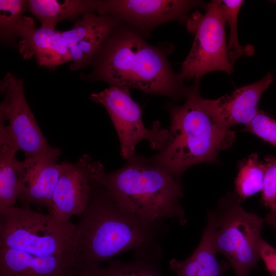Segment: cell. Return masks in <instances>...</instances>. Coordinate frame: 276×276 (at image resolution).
Instances as JSON below:
<instances>
[{
	"label": "cell",
	"instance_id": "cb8c5ba5",
	"mask_svg": "<svg viewBox=\"0 0 276 276\" xmlns=\"http://www.w3.org/2000/svg\"><path fill=\"white\" fill-rule=\"evenodd\" d=\"M265 173L261 201L270 210L276 208V156L265 158Z\"/></svg>",
	"mask_w": 276,
	"mask_h": 276
},
{
	"label": "cell",
	"instance_id": "9a60e30c",
	"mask_svg": "<svg viewBox=\"0 0 276 276\" xmlns=\"http://www.w3.org/2000/svg\"><path fill=\"white\" fill-rule=\"evenodd\" d=\"M19 51L26 59L34 57L37 63L49 68L70 62L68 49L63 43L61 31L40 27L25 15L18 31Z\"/></svg>",
	"mask_w": 276,
	"mask_h": 276
},
{
	"label": "cell",
	"instance_id": "4fadbf2b",
	"mask_svg": "<svg viewBox=\"0 0 276 276\" xmlns=\"http://www.w3.org/2000/svg\"><path fill=\"white\" fill-rule=\"evenodd\" d=\"M273 80L268 73L258 81L236 89L217 99L200 98L201 104L218 124L225 128L249 123L260 112L258 105L263 93Z\"/></svg>",
	"mask_w": 276,
	"mask_h": 276
},
{
	"label": "cell",
	"instance_id": "6da1fadb",
	"mask_svg": "<svg viewBox=\"0 0 276 276\" xmlns=\"http://www.w3.org/2000/svg\"><path fill=\"white\" fill-rule=\"evenodd\" d=\"M76 224L69 250L79 274L100 267L125 251L161 246L166 221H150L122 209L93 180L88 203Z\"/></svg>",
	"mask_w": 276,
	"mask_h": 276
},
{
	"label": "cell",
	"instance_id": "d4e9b609",
	"mask_svg": "<svg viewBox=\"0 0 276 276\" xmlns=\"http://www.w3.org/2000/svg\"><path fill=\"white\" fill-rule=\"evenodd\" d=\"M243 130L255 134L276 148V120L262 111L245 125Z\"/></svg>",
	"mask_w": 276,
	"mask_h": 276
},
{
	"label": "cell",
	"instance_id": "ffe728a7",
	"mask_svg": "<svg viewBox=\"0 0 276 276\" xmlns=\"http://www.w3.org/2000/svg\"><path fill=\"white\" fill-rule=\"evenodd\" d=\"M162 255L161 246L137 250L129 261H109L106 267L84 273L87 276H163L159 263Z\"/></svg>",
	"mask_w": 276,
	"mask_h": 276
},
{
	"label": "cell",
	"instance_id": "4316f807",
	"mask_svg": "<svg viewBox=\"0 0 276 276\" xmlns=\"http://www.w3.org/2000/svg\"><path fill=\"white\" fill-rule=\"evenodd\" d=\"M265 221L276 232V208L270 210L266 216Z\"/></svg>",
	"mask_w": 276,
	"mask_h": 276
},
{
	"label": "cell",
	"instance_id": "ba28073f",
	"mask_svg": "<svg viewBox=\"0 0 276 276\" xmlns=\"http://www.w3.org/2000/svg\"><path fill=\"white\" fill-rule=\"evenodd\" d=\"M89 98L107 110L117 133L123 158L128 159L135 154V147L141 141H147L152 149L158 151L166 145L169 130L162 128L158 121L153 122L151 129L145 126L142 109L132 99L130 89L110 86L92 93Z\"/></svg>",
	"mask_w": 276,
	"mask_h": 276
},
{
	"label": "cell",
	"instance_id": "7a4b0ae2",
	"mask_svg": "<svg viewBox=\"0 0 276 276\" xmlns=\"http://www.w3.org/2000/svg\"><path fill=\"white\" fill-rule=\"evenodd\" d=\"M173 49L170 43L149 44L142 35L121 22L92 63L91 72L80 77L175 101L185 99L189 87L173 71L167 58Z\"/></svg>",
	"mask_w": 276,
	"mask_h": 276
},
{
	"label": "cell",
	"instance_id": "277c9868",
	"mask_svg": "<svg viewBox=\"0 0 276 276\" xmlns=\"http://www.w3.org/2000/svg\"><path fill=\"white\" fill-rule=\"evenodd\" d=\"M199 81L194 80L188 88L182 105H167L170 115L168 141L149 157L179 179L194 165L216 162L219 151L230 147L235 139V132L217 123L201 104Z\"/></svg>",
	"mask_w": 276,
	"mask_h": 276
},
{
	"label": "cell",
	"instance_id": "484cf974",
	"mask_svg": "<svg viewBox=\"0 0 276 276\" xmlns=\"http://www.w3.org/2000/svg\"><path fill=\"white\" fill-rule=\"evenodd\" d=\"M258 250L270 276H276V249L261 237L258 242Z\"/></svg>",
	"mask_w": 276,
	"mask_h": 276
},
{
	"label": "cell",
	"instance_id": "7402d4cb",
	"mask_svg": "<svg viewBox=\"0 0 276 276\" xmlns=\"http://www.w3.org/2000/svg\"><path fill=\"white\" fill-rule=\"evenodd\" d=\"M29 9L28 0L0 1L1 42L11 43L18 37V31L24 13Z\"/></svg>",
	"mask_w": 276,
	"mask_h": 276
},
{
	"label": "cell",
	"instance_id": "5bb4252c",
	"mask_svg": "<svg viewBox=\"0 0 276 276\" xmlns=\"http://www.w3.org/2000/svg\"><path fill=\"white\" fill-rule=\"evenodd\" d=\"M59 156L43 155L23 160L22 181L18 200L22 207L35 205L52 211V199L62 168Z\"/></svg>",
	"mask_w": 276,
	"mask_h": 276
},
{
	"label": "cell",
	"instance_id": "ac0fdd59",
	"mask_svg": "<svg viewBox=\"0 0 276 276\" xmlns=\"http://www.w3.org/2000/svg\"><path fill=\"white\" fill-rule=\"evenodd\" d=\"M211 232L206 225L197 247L183 260L172 259L170 268L176 276H224L230 265L216 258Z\"/></svg>",
	"mask_w": 276,
	"mask_h": 276
},
{
	"label": "cell",
	"instance_id": "8fae6325",
	"mask_svg": "<svg viewBox=\"0 0 276 276\" xmlns=\"http://www.w3.org/2000/svg\"><path fill=\"white\" fill-rule=\"evenodd\" d=\"M95 160L84 154L75 163L61 162L62 168L52 199L51 214L61 222L79 216L90 199Z\"/></svg>",
	"mask_w": 276,
	"mask_h": 276
},
{
	"label": "cell",
	"instance_id": "d6986e66",
	"mask_svg": "<svg viewBox=\"0 0 276 276\" xmlns=\"http://www.w3.org/2000/svg\"><path fill=\"white\" fill-rule=\"evenodd\" d=\"M29 9L40 21V27L56 29L62 20L77 19L95 12V0H29Z\"/></svg>",
	"mask_w": 276,
	"mask_h": 276
},
{
	"label": "cell",
	"instance_id": "83f0119b",
	"mask_svg": "<svg viewBox=\"0 0 276 276\" xmlns=\"http://www.w3.org/2000/svg\"><path fill=\"white\" fill-rule=\"evenodd\" d=\"M79 276H87V275L86 274L83 273V274H81V275H80Z\"/></svg>",
	"mask_w": 276,
	"mask_h": 276
},
{
	"label": "cell",
	"instance_id": "603a6c76",
	"mask_svg": "<svg viewBox=\"0 0 276 276\" xmlns=\"http://www.w3.org/2000/svg\"><path fill=\"white\" fill-rule=\"evenodd\" d=\"M243 3L242 0H224L222 1V9L230 30L227 53L232 64L244 55H250L254 53V48L248 45L241 46L237 35V20L239 10Z\"/></svg>",
	"mask_w": 276,
	"mask_h": 276
},
{
	"label": "cell",
	"instance_id": "e0dca14e",
	"mask_svg": "<svg viewBox=\"0 0 276 276\" xmlns=\"http://www.w3.org/2000/svg\"><path fill=\"white\" fill-rule=\"evenodd\" d=\"M18 151L0 118V211L14 206L21 191L24 165L16 157Z\"/></svg>",
	"mask_w": 276,
	"mask_h": 276
},
{
	"label": "cell",
	"instance_id": "8992f818",
	"mask_svg": "<svg viewBox=\"0 0 276 276\" xmlns=\"http://www.w3.org/2000/svg\"><path fill=\"white\" fill-rule=\"evenodd\" d=\"M75 226L49 213L12 206L0 211V246L38 256L70 255Z\"/></svg>",
	"mask_w": 276,
	"mask_h": 276
},
{
	"label": "cell",
	"instance_id": "7c38bea8",
	"mask_svg": "<svg viewBox=\"0 0 276 276\" xmlns=\"http://www.w3.org/2000/svg\"><path fill=\"white\" fill-rule=\"evenodd\" d=\"M121 22L109 15L88 13L64 32L70 47V68L77 71L91 65L113 30Z\"/></svg>",
	"mask_w": 276,
	"mask_h": 276
},
{
	"label": "cell",
	"instance_id": "44dd1931",
	"mask_svg": "<svg viewBox=\"0 0 276 276\" xmlns=\"http://www.w3.org/2000/svg\"><path fill=\"white\" fill-rule=\"evenodd\" d=\"M264 173V163L259 160L256 153L251 154L240 163L235 188L236 193L241 200L262 190Z\"/></svg>",
	"mask_w": 276,
	"mask_h": 276
},
{
	"label": "cell",
	"instance_id": "52a82bcc",
	"mask_svg": "<svg viewBox=\"0 0 276 276\" xmlns=\"http://www.w3.org/2000/svg\"><path fill=\"white\" fill-rule=\"evenodd\" d=\"M205 10L204 14L195 12L187 19V28L195 37L178 73L183 81L200 80L211 72H233L227 53L222 1H211Z\"/></svg>",
	"mask_w": 276,
	"mask_h": 276
},
{
	"label": "cell",
	"instance_id": "30bf717a",
	"mask_svg": "<svg viewBox=\"0 0 276 276\" xmlns=\"http://www.w3.org/2000/svg\"><path fill=\"white\" fill-rule=\"evenodd\" d=\"M208 5L189 0H95V12L124 22L145 37L158 26L184 21L192 9L205 10Z\"/></svg>",
	"mask_w": 276,
	"mask_h": 276
},
{
	"label": "cell",
	"instance_id": "9c48e42d",
	"mask_svg": "<svg viewBox=\"0 0 276 276\" xmlns=\"http://www.w3.org/2000/svg\"><path fill=\"white\" fill-rule=\"evenodd\" d=\"M1 91L5 96L0 105V118L8 122L7 131L25 158L59 156L61 150L48 143L27 102L23 80L8 73L1 81Z\"/></svg>",
	"mask_w": 276,
	"mask_h": 276
},
{
	"label": "cell",
	"instance_id": "f1b7e54d",
	"mask_svg": "<svg viewBox=\"0 0 276 276\" xmlns=\"http://www.w3.org/2000/svg\"><path fill=\"white\" fill-rule=\"evenodd\" d=\"M0 276H3V275H0Z\"/></svg>",
	"mask_w": 276,
	"mask_h": 276
},
{
	"label": "cell",
	"instance_id": "5b68a950",
	"mask_svg": "<svg viewBox=\"0 0 276 276\" xmlns=\"http://www.w3.org/2000/svg\"><path fill=\"white\" fill-rule=\"evenodd\" d=\"M241 200L236 193L226 194L208 212L206 225L216 252L226 258L235 276H250L261 260L257 245L264 220L245 211Z\"/></svg>",
	"mask_w": 276,
	"mask_h": 276
},
{
	"label": "cell",
	"instance_id": "2e32d148",
	"mask_svg": "<svg viewBox=\"0 0 276 276\" xmlns=\"http://www.w3.org/2000/svg\"><path fill=\"white\" fill-rule=\"evenodd\" d=\"M0 275L78 276L79 273L68 255L42 257L1 247Z\"/></svg>",
	"mask_w": 276,
	"mask_h": 276
},
{
	"label": "cell",
	"instance_id": "3957f363",
	"mask_svg": "<svg viewBox=\"0 0 276 276\" xmlns=\"http://www.w3.org/2000/svg\"><path fill=\"white\" fill-rule=\"evenodd\" d=\"M121 168L106 172L95 160L93 180L101 185L124 211L150 221L187 222L180 200L183 188L180 179L136 154Z\"/></svg>",
	"mask_w": 276,
	"mask_h": 276
}]
</instances>
